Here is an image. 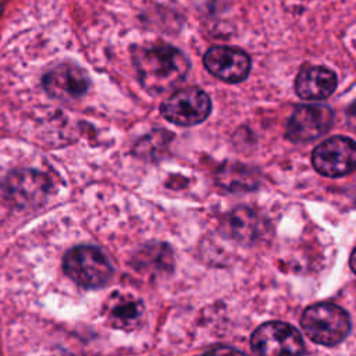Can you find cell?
<instances>
[{
	"instance_id": "cell-1",
	"label": "cell",
	"mask_w": 356,
	"mask_h": 356,
	"mask_svg": "<svg viewBox=\"0 0 356 356\" xmlns=\"http://www.w3.org/2000/svg\"><path fill=\"white\" fill-rule=\"evenodd\" d=\"M138 79L150 95L174 89L189 71L188 58L170 44H145L132 51Z\"/></svg>"
},
{
	"instance_id": "cell-2",
	"label": "cell",
	"mask_w": 356,
	"mask_h": 356,
	"mask_svg": "<svg viewBox=\"0 0 356 356\" xmlns=\"http://www.w3.org/2000/svg\"><path fill=\"white\" fill-rule=\"evenodd\" d=\"M303 332L316 343L332 346L342 342L350 331V317L346 310L334 303L309 306L302 317Z\"/></svg>"
},
{
	"instance_id": "cell-3",
	"label": "cell",
	"mask_w": 356,
	"mask_h": 356,
	"mask_svg": "<svg viewBox=\"0 0 356 356\" xmlns=\"http://www.w3.org/2000/svg\"><path fill=\"white\" fill-rule=\"evenodd\" d=\"M64 271L74 282L83 288H99L108 282L113 267L99 248L82 245L67 252Z\"/></svg>"
},
{
	"instance_id": "cell-4",
	"label": "cell",
	"mask_w": 356,
	"mask_h": 356,
	"mask_svg": "<svg viewBox=\"0 0 356 356\" xmlns=\"http://www.w3.org/2000/svg\"><path fill=\"white\" fill-rule=\"evenodd\" d=\"M164 118L179 127H192L203 122L210 111L211 102L209 95L197 86H186L175 90L161 103Z\"/></svg>"
},
{
	"instance_id": "cell-5",
	"label": "cell",
	"mask_w": 356,
	"mask_h": 356,
	"mask_svg": "<svg viewBox=\"0 0 356 356\" xmlns=\"http://www.w3.org/2000/svg\"><path fill=\"white\" fill-rule=\"evenodd\" d=\"M250 343L256 356H302L305 352L299 331L282 321H270L257 327Z\"/></svg>"
},
{
	"instance_id": "cell-6",
	"label": "cell",
	"mask_w": 356,
	"mask_h": 356,
	"mask_svg": "<svg viewBox=\"0 0 356 356\" xmlns=\"http://www.w3.org/2000/svg\"><path fill=\"white\" fill-rule=\"evenodd\" d=\"M355 142L346 136H334L321 142L312 154L314 170L330 178L348 175L355 168Z\"/></svg>"
},
{
	"instance_id": "cell-7",
	"label": "cell",
	"mask_w": 356,
	"mask_h": 356,
	"mask_svg": "<svg viewBox=\"0 0 356 356\" xmlns=\"http://www.w3.org/2000/svg\"><path fill=\"white\" fill-rule=\"evenodd\" d=\"M334 120V113L328 106L303 104L295 108L288 120L285 136L296 143H305L325 134Z\"/></svg>"
},
{
	"instance_id": "cell-8",
	"label": "cell",
	"mask_w": 356,
	"mask_h": 356,
	"mask_svg": "<svg viewBox=\"0 0 356 356\" xmlns=\"http://www.w3.org/2000/svg\"><path fill=\"white\" fill-rule=\"evenodd\" d=\"M6 195L19 207H33L40 204L50 191L47 175L35 170L13 171L4 182Z\"/></svg>"
},
{
	"instance_id": "cell-9",
	"label": "cell",
	"mask_w": 356,
	"mask_h": 356,
	"mask_svg": "<svg viewBox=\"0 0 356 356\" xmlns=\"http://www.w3.org/2000/svg\"><path fill=\"white\" fill-rule=\"evenodd\" d=\"M203 63L211 75L228 83L243 81L252 67L250 58L243 50L228 46L210 47L203 57Z\"/></svg>"
},
{
	"instance_id": "cell-10",
	"label": "cell",
	"mask_w": 356,
	"mask_h": 356,
	"mask_svg": "<svg viewBox=\"0 0 356 356\" xmlns=\"http://www.w3.org/2000/svg\"><path fill=\"white\" fill-rule=\"evenodd\" d=\"M42 82L47 95L64 102L81 97L89 88V79L83 70L70 63L51 68Z\"/></svg>"
},
{
	"instance_id": "cell-11",
	"label": "cell",
	"mask_w": 356,
	"mask_h": 356,
	"mask_svg": "<svg viewBox=\"0 0 356 356\" xmlns=\"http://www.w3.org/2000/svg\"><path fill=\"white\" fill-rule=\"evenodd\" d=\"M107 321L120 330L132 331L143 320L145 306L139 298L127 292H114L104 305Z\"/></svg>"
},
{
	"instance_id": "cell-12",
	"label": "cell",
	"mask_w": 356,
	"mask_h": 356,
	"mask_svg": "<svg viewBox=\"0 0 356 356\" xmlns=\"http://www.w3.org/2000/svg\"><path fill=\"white\" fill-rule=\"evenodd\" d=\"M337 89V75L327 67L309 65L295 79L296 95L306 100H323Z\"/></svg>"
},
{
	"instance_id": "cell-13",
	"label": "cell",
	"mask_w": 356,
	"mask_h": 356,
	"mask_svg": "<svg viewBox=\"0 0 356 356\" xmlns=\"http://www.w3.org/2000/svg\"><path fill=\"white\" fill-rule=\"evenodd\" d=\"M224 227L234 239L241 242H250L260 234V220L249 207H236L232 210L227 216Z\"/></svg>"
},
{
	"instance_id": "cell-14",
	"label": "cell",
	"mask_w": 356,
	"mask_h": 356,
	"mask_svg": "<svg viewBox=\"0 0 356 356\" xmlns=\"http://www.w3.org/2000/svg\"><path fill=\"white\" fill-rule=\"evenodd\" d=\"M217 182L227 191H250L257 186L256 172L241 164H227L217 172Z\"/></svg>"
},
{
	"instance_id": "cell-15",
	"label": "cell",
	"mask_w": 356,
	"mask_h": 356,
	"mask_svg": "<svg viewBox=\"0 0 356 356\" xmlns=\"http://www.w3.org/2000/svg\"><path fill=\"white\" fill-rule=\"evenodd\" d=\"M204 356H245L242 352L229 346H217L209 350Z\"/></svg>"
}]
</instances>
